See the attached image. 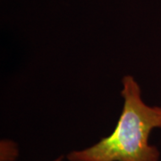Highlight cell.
I'll return each mask as SVG.
<instances>
[{
	"label": "cell",
	"instance_id": "1",
	"mask_svg": "<svg viewBox=\"0 0 161 161\" xmlns=\"http://www.w3.org/2000/svg\"><path fill=\"white\" fill-rule=\"evenodd\" d=\"M124 108L115 131L98 143L67 155L70 161H158L159 151L149 144L150 132L161 128V107H150L132 76L123 79Z\"/></svg>",
	"mask_w": 161,
	"mask_h": 161
},
{
	"label": "cell",
	"instance_id": "2",
	"mask_svg": "<svg viewBox=\"0 0 161 161\" xmlns=\"http://www.w3.org/2000/svg\"><path fill=\"white\" fill-rule=\"evenodd\" d=\"M62 159H63V156L59 157V158H58L57 159H55V160H53V161H62Z\"/></svg>",
	"mask_w": 161,
	"mask_h": 161
}]
</instances>
